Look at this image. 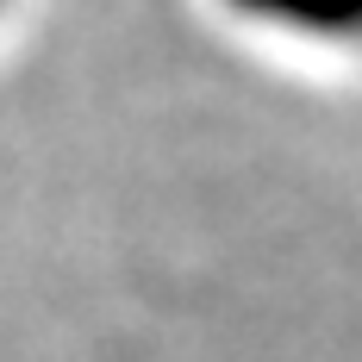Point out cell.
Here are the masks:
<instances>
[{"mask_svg": "<svg viewBox=\"0 0 362 362\" xmlns=\"http://www.w3.org/2000/svg\"><path fill=\"white\" fill-rule=\"evenodd\" d=\"M225 6L306 44H362V0H225Z\"/></svg>", "mask_w": 362, "mask_h": 362, "instance_id": "6da1fadb", "label": "cell"}]
</instances>
